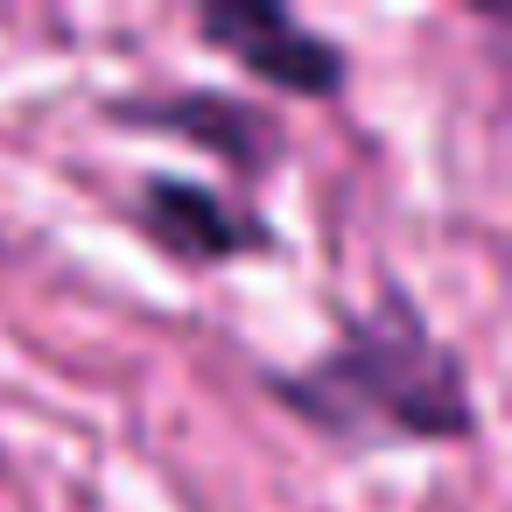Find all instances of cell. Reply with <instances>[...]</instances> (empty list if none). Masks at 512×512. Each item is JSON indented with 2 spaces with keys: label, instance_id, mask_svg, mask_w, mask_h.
Listing matches in <instances>:
<instances>
[{
  "label": "cell",
  "instance_id": "277c9868",
  "mask_svg": "<svg viewBox=\"0 0 512 512\" xmlns=\"http://www.w3.org/2000/svg\"><path fill=\"white\" fill-rule=\"evenodd\" d=\"M141 232L162 253H176L183 267H225V260H246V253L274 246L260 211L232 204L225 190H211L197 176H148L141 183Z\"/></svg>",
  "mask_w": 512,
  "mask_h": 512
},
{
  "label": "cell",
  "instance_id": "7a4b0ae2",
  "mask_svg": "<svg viewBox=\"0 0 512 512\" xmlns=\"http://www.w3.org/2000/svg\"><path fill=\"white\" fill-rule=\"evenodd\" d=\"M197 36L225 57H239L260 85L288 99H337L344 92V50L316 36L302 15H288L281 0H204Z\"/></svg>",
  "mask_w": 512,
  "mask_h": 512
},
{
  "label": "cell",
  "instance_id": "6da1fadb",
  "mask_svg": "<svg viewBox=\"0 0 512 512\" xmlns=\"http://www.w3.org/2000/svg\"><path fill=\"white\" fill-rule=\"evenodd\" d=\"M274 393L330 442H470L477 435L463 358L421 323V309L400 288L372 316H351L316 365L274 379Z\"/></svg>",
  "mask_w": 512,
  "mask_h": 512
},
{
  "label": "cell",
  "instance_id": "3957f363",
  "mask_svg": "<svg viewBox=\"0 0 512 512\" xmlns=\"http://www.w3.org/2000/svg\"><path fill=\"white\" fill-rule=\"evenodd\" d=\"M113 127H148V134H169L211 162H225L239 183H260L281 155V127L274 113L232 99V92H176V99H127L113 106Z\"/></svg>",
  "mask_w": 512,
  "mask_h": 512
}]
</instances>
